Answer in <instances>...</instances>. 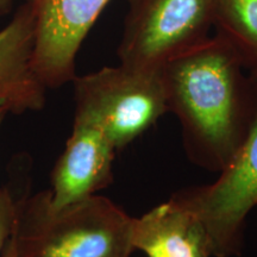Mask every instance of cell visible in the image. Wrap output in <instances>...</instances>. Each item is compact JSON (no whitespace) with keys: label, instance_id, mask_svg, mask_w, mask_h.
Here are the masks:
<instances>
[{"label":"cell","instance_id":"5bb4252c","mask_svg":"<svg viewBox=\"0 0 257 257\" xmlns=\"http://www.w3.org/2000/svg\"><path fill=\"white\" fill-rule=\"evenodd\" d=\"M8 114H9V111L6 110L5 107H2V106H0V130H2L3 123H4L5 118L8 117Z\"/></svg>","mask_w":257,"mask_h":257},{"label":"cell","instance_id":"8fae6325","mask_svg":"<svg viewBox=\"0 0 257 257\" xmlns=\"http://www.w3.org/2000/svg\"><path fill=\"white\" fill-rule=\"evenodd\" d=\"M18 200L9 186L0 187V257L17 226Z\"/></svg>","mask_w":257,"mask_h":257},{"label":"cell","instance_id":"6da1fadb","mask_svg":"<svg viewBox=\"0 0 257 257\" xmlns=\"http://www.w3.org/2000/svg\"><path fill=\"white\" fill-rule=\"evenodd\" d=\"M169 111L178 115L189 152L221 170L248 133L255 111L251 74L227 41L206 38L162 68Z\"/></svg>","mask_w":257,"mask_h":257},{"label":"cell","instance_id":"ba28073f","mask_svg":"<svg viewBox=\"0 0 257 257\" xmlns=\"http://www.w3.org/2000/svg\"><path fill=\"white\" fill-rule=\"evenodd\" d=\"M35 36V6L24 3L0 29V106L9 113L36 112L46 105L47 88L32 67Z\"/></svg>","mask_w":257,"mask_h":257},{"label":"cell","instance_id":"3957f363","mask_svg":"<svg viewBox=\"0 0 257 257\" xmlns=\"http://www.w3.org/2000/svg\"><path fill=\"white\" fill-rule=\"evenodd\" d=\"M74 121L99 127L119 150L169 111L162 69L119 63L73 79Z\"/></svg>","mask_w":257,"mask_h":257},{"label":"cell","instance_id":"5b68a950","mask_svg":"<svg viewBox=\"0 0 257 257\" xmlns=\"http://www.w3.org/2000/svg\"><path fill=\"white\" fill-rule=\"evenodd\" d=\"M217 0H130L119 63L161 70L210 37Z\"/></svg>","mask_w":257,"mask_h":257},{"label":"cell","instance_id":"30bf717a","mask_svg":"<svg viewBox=\"0 0 257 257\" xmlns=\"http://www.w3.org/2000/svg\"><path fill=\"white\" fill-rule=\"evenodd\" d=\"M213 29L257 72V0H217Z\"/></svg>","mask_w":257,"mask_h":257},{"label":"cell","instance_id":"7c38bea8","mask_svg":"<svg viewBox=\"0 0 257 257\" xmlns=\"http://www.w3.org/2000/svg\"><path fill=\"white\" fill-rule=\"evenodd\" d=\"M16 2L17 0H0V16L8 14ZM23 2L30 3V4H36L38 0H23Z\"/></svg>","mask_w":257,"mask_h":257},{"label":"cell","instance_id":"277c9868","mask_svg":"<svg viewBox=\"0 0 257 257\" xmlns=\"http://www.w3.org/2000/svg\"><path fill=\"white\" fill-rule=\"evenodd\" d=\"M249 73L255 111L243 142L213 184L173 197L201 224L212 257L240 255L246 216L257 207V72Z\"/></svg>","mask_w":257,"mask_h":257},{"label":"cell","instance_id":"7a4b0ae2","mask_svg":"<svg viewBox=\"0 0 257 257\" xmlns=\"http://www.w3.org/2000/svg\"><path fill=\"white\" fill-rule=\"evenodd\" d=\"M134 218L101 195L54 208L49 189L18 200L16 257H130Z\"/></svg>","mask_w":257,"mask_h":257},{"label":"cell","instance_id":"8992f818","mask_svg":"<svg viewBox=\"0 0 257 257\" xmlns=\"http://www.w3.org/2000/svg\"><path fill=\"white\" fill-rule=\"evenodd\" d=\"M111 0H38L32 67L44 87L60 88L76 76L82 42Z\"/></svg>","mask_w":257,"mask_h":257},{"label":"cell","instance_id":"52a82bcc","mask_svg":"<svg viewBox=\"0 0 257 257\" xmlns=\"http://www.w3.org/2000/svg\"><path fill=\"white\" fill-rule=\"evenodd\" d=\"M115 152L104 131L74 121L72 134L51 172V206L63 208L107 187L112 181Z\"/></svg>","mask_w":257,"mask_h":257},{"label":"cell","instance_id":"9c48e42d","mask_svg":"<svg viewBox=\"0 0 257 257\" xmlns=\"http://www.w3.org/2000/svg\"><path fill=\"white\" fill-rule=\"evenodd\" d=\"M131 242L148 257H212L201 224L174 198L134 218Z\"/></svg>","mask_w":257,"mask_h":257},{"label":"cell","instance_id":"4fadbf2b","mask_svg":"<svg viewBox=\"0 0 257 257\" xmlns=\"http://www.w3.org/2000/svg\"><path fill=\"white\" fill-rule=\"evenodd\" d=\"M3 257H16V246H15V238L14 234L11 236V238L9 239L8 244H6L4 253H3Z\"/></svg>","mask_w":257,"mask_h":257}]
</instances>
